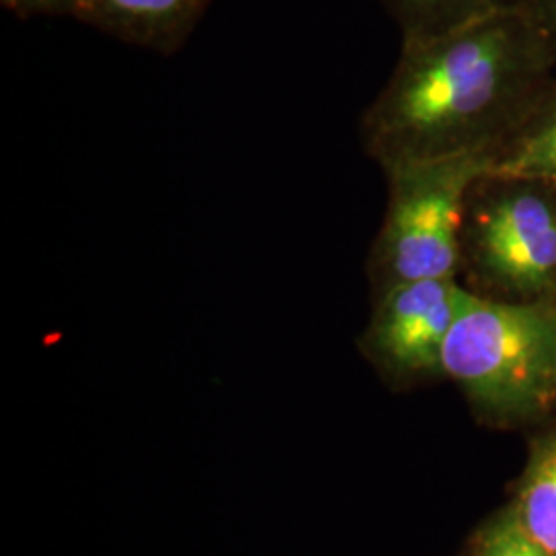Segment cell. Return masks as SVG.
I'll return each instance as SVG.
<instances>
[{
    "label": "cell",
    "instance_id": "6da1fadb",
    "mask_svg": "<svg viewBox=\"0 0 556 556\" xmlns=\"http://www.w3.org/2000/svg\"><path fill=\"white\" fill-rule=\"evenodd\" d=\"M509 59L507 34L484 21L415 38L365 122L371 151L390 165L468 149L462 139L497 101Z\"/></svg>",
    "mask_w": 556,
    "mask_h": 556
},
{
    "label": "cell",
    "instance_id": "7a4b0ae2",
    "mask_svg": "<svg viewBox=\"0 0 556 556\" xmlns=\"http://www.w3.org/2000/svg\"><path fill=\"white\" fill-rule=\"evenodd\" d=\"M441 374L489 415H528L556 397V312L470 295L441 353Z\"/></svg>",
    "mask_w": 556,
    "mask_h": 556
},
{
    "label": "cell",
    "instance_id": "3957f363",
    "mask_svg": "<svg viewBox=\"0 0 556 556\" xmlns=\"http://www.w3.org/2000/svg\"><path fill=\"white\" fill-rule=\"evenodd\" d=\"M392 200L378 243L386 287L454 277L466 190L491 169L477 147L388 165Z\"/></svg>",
    "mask_w": 556,
    "mask_h": 556
},
{
    "label": "cell",
    "instance_id": "277c9868",
    "mask_svg": "<svg viewBox=\"0 0 556 556\" xmlns=\"http://www.w3.org/2000/svg\"><path fill=\"white\" fill-rule=\"evenodd\" d=\"M470 298L454 277L386 287L365 334V346L394 376L441 371L443 344Z\"/></svg>",
    "mask_w": 556,
    "mask_h": 556
},
{
    "label": "cell",
    "instance_id": "5b68a950",
    "mask_svg": "<svg viewBox=\"0 0 556 556\" xmlns=\"http://www.w3.org/2000/svg\"><path fill=\"white\" fill-rule=\"evenodd\" d=\"M482 260L516 287L538 289L556 270V215L538 197L501 200L480 220Z\"/></svg>",
    "mask_w": 556,
    "mask_h": 556
},
{
    "label": "cell",
    "instance_id": "8992f818",
    "mask_svg": "<svg viewBox=\"0 0 556 556\" xmlns=\"http://www.w3.org/2000/svg\"><path fill=\"white\" fill-rule=\"evenodd\" d=\"M206 4L208 0H85L79 21L124 43L174 54Z\"/></svg>",
    "mask_w": 556,
    "mask_h": 556
},
{
    "label": "cell",
    "instance_id": "52a82bcc",
    "mask_svg": "<svg viewBox=\"0 0 556 556\" xmlns=\"http://www.w3.org/2000/svg\"><path fill=\"white\" fill-rule=\"evenodd\" d=\"M516 516L546 555L556 556V438L548 439L532 459Z\"/></svg>",
    "mask_w": 556,
    "mask_h": 556
},
{
    "label": "cell",
    "instance_id": "ba28073f",
    "mask_svg": "<svg viewBox=\"0 0 556 556\" xmlns=\"http://www.w3.org/2000/svg\"><path fill=\"white\" fill-rule=\"evenodd\" d=\"M491 172L501 179H556V119L523 140Z\"/></svg>",
    "mask_w": 556,
    "mask_h": 556
},
{
    "label": "cell",
    "instance_id": "9c48e42d",
    "mask_svg": "<svg viewBox=\"0 0 556 556\" xmlns=\"http://www.w3.org/2000/svg\"><path fill=\"white\" fill-rule=\"evenodd\" d=\"M477 556H548L519 523L516 511L493 521L478 542Z\"/></svg>",
    "mask_w": 556,
    "mask_h": 556
},
{
    "label": "cell",
    "instance_id": "30bf717a",
    "mask_svg": "<svg viewBox=\"0 0 556 556\" xmlns=\"http://www.w3.org/2000/svg\"><path fill=\"white\" fill-rule=\"evenodd\" d=\"M404 11L406 17L417 21V36L415 38H429L445 31V17L454 15V23L464 25L459 20V11L468 0H394Z\"/></svg>",
    "mask_w": 556,
    "mask_h": 556
},
{
    "label": "cell",
    "instance_id": "8fae6325",
    "mask_svg": "<svg viewBox=\"0 0 556 556\" xmlns=\"http://www.w3.org/2000/svg\"><path fill=\"white\" fill-rule=\"evenodd\" d=\"M20 17H73L79 21L85 0H0Z\"/></svg>",
    "mask_w": 556,
    "mask_h": 556
}]
</instances>
